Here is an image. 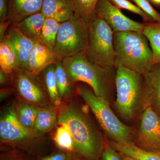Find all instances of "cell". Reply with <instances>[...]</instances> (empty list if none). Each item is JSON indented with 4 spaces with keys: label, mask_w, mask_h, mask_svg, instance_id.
Instances as JSON below:
<instances>
[{
    "label": "cell",
    "mask_w": 160,
    "mask_h": 160,
    "mask_svg": "<svg viewBox=\"0 0 160 160\" xmlns=\"http://www.w3.org/2000/svg\"><path fill=\"white\" fill-rule=\"evenodd\" d=\"M59 107L58 124L66 126L73 140L71 160H101L106 140L89 114V107L74 102Z\"/></svg>",
    "instance_id": "1"
},
{
    "label": "cell",
    "mask_w": 160,
    "mask_h": 160,
    "mask_svg": "<svg viewBox=\"0 0 160 160\" xmlns=\"http://www.w3.org/2000/svg\"><path fill=\"white\" fill-rule=\"evenodd\" d=\"M62 63L69 80L72 84L83 82L91 87L95 94L109 101H114L116 96V69L92 64L86 57V52L66 58Z\"/></svg>",
    "instance_id": "2"
},
{
    "label": "cell",
    "mask_w": 160,
    "mask_h": 160,
    "mask_svg": "<svg viewBox=\"0 0 160 160\" xmlns=\"http://www.w3.org/2000/svg\"><path fill=\"white\" fill-rule=\"evenodd\" d=\"M42 134L23 126L19 122L14 107L6 108L0 119L1 143L25 152L32 156H45L52 152V148Z\"/></svg>",
    "instance_id": "3"
},
{
    "label": "cell",
    "mask_w": 160,
    "mask_h": 160,
    "mask_svg": "<svg viewBox=\"0 0 160 160\" xmlns=\"http://www.w3.org/2000/svg\"><path fill=\"white\" fill-rule=\"evenodd\" d=\"M115 68V107L123 119L131 121L148 107L144 75L122 66Z\"/></svg>",
    "instance_id": "4"
},
{
    "label": "cell",
    "mask_w": 160,
    "mask_h": 160,
    "mask_svg": "<svg viewBox=\"0 0 160 160\" xmlns=\"http://www.w3.org/2000/svg\"><path fill=\"white\" fill-rule=\"evenodd\" d=\"M116 54L115 67L122 66L144 75L153 66L149 41L142 32L127 31L113 33Z\"/></svg>",
    "instance_id": "5"
},
{
    "label": "cell",
    "mask_w": 160,
    "mask_h": 160,
    "mask_svg": "<svg viewBox=\"0 0 160 160\" xmlns=\"http://www.w3.org/2000/svg\"><path fill=\"white\" fill-rule=\"evenodd\" d=\"M78 93L97 120L109 141L119 143H133L137 132L133 127L122 122L112 110L109 101L95 94L92 89L78 86Z\"/></svg>",
    "instance_id": "6"
},
{
    "label": "cell",
    "mask_w": 160,
    "mask_h": 160,
    "mask_svg": "<svg viewBox=\"0 0 160 160\" xmlns=\"http://www.w3.org/2000/svg\"><path fill=\"white\" fill-rule=\"evenodd\" d=\"M90 22L76 15L61 23L52 53L62 60L86 52L89 41Z\"/></svg>",
    "instance_id": "7"
},
{
    "label": "cell",
    "mask_w": 160,
    "mask_h": 160,
    "mask_svg": "<svg viewBox=\"0 0 160 160\" xmlns=\"http://www.w3.org/2000/svg\"><path fill=\"white\" fill-rule=\"evenodd\" d=\"M113 32L104 20L96 17L91 21L89 41L86 52L89 62L104 67L114 68L116 54Z\"/></svg>",
    "instance_id": "8"
},
{
    "label": "cell",
    "mask_w": 160,
    "mask_h": 160,
    "mask_svg": "<svg viewBox=\"0 0 160 160\" xmlns=\"http://www.w3.org/2000/svg\"><path fill=\"white\" fill-rule=\"evenodd\" d=\"M10 79L12 89L20 101L39 108L50 106L49 98L38 76L17 67L10 74Z\"/></svg>",
    "instance_id": "9"
},
{
    "label": "cell",
    "mask_w": 160,
    "mask_h": 160,
    "mask_svg": "<svg viewBox=\"0 0 160 160\" xmlns=\"http://www.w3.org/2000/svg\"><path fill=\"white\" fill-rule=\"evenodd\" d=\"M141 116L133 144L145 151L160 152V116L148 107Z\"/></svg>",
    "instance_id": "10"
},
{
    "label": "cell",
    "mask_w": 160,
    "mask_h": 160,
    "mask_svg": "<svg viewBox=\"0 0 160 160\" xmlns=\"http://www.w3.org/2000/svg\"><path fill=\"white\" fill-rule=\"evenodd\" d=\"M96 12L97 17L104 20L113 33L127 31L142 32L145 23L136 22L127 17L109 0H98Z\"/></svg>",
    "instance_id": "11"
},
{
    "label": "cell",
    "mask_w": 160,
    "mask_h": 160,
    "mask_svg": "<svg viewBox=\"0 0 160 160\" xmlns=\"http://www.w3.org/2000/svg\"><path fill=\"white\" fill-rule=\"evenodd\" d=\"M4 39L13 47L18 58V68L29 70V53L35 44L11 24Z\"/></svg>",
    "instance_id": "12"
},
{
    "label": "cell",
    "mask_w": 160,
    "mask_h": 160,
    "mask_svg": "<svg viewBox=\"0 0 160 160\" xmlns=\"http://www.w3.org/2000/svg\"><path fill=\"white\" fill-rule=\"evenodd\" d=\"M145 91L148 107L160 116V63L144 75Z\"/></svg>",
    "instance_id": "13"
},
{
    "label": "cell",
    "mask_w": 160,
    "mask_h": 160,
    "mask_svg": "<svg viewBox=\"0 0 160 160\" xmlns=\"http://www.w3.org/2000/svg\"><path fill=\"white\" fill-rule=\"evenodd\" d=\"M44 0H7L8 19L15 24L23 19L40 12Z\"/></svg>",
    "instance_id": "14"
},
{
    "label": "cell",
    "mask_w": 160,
    "mask_h": 160,
    "mask_svg": "<svg viewBox=\"0 0 160 160\" xmlns=\"http://www.w3.org/2000/svg\"><path fill=\"white\" fill-rule=\"evenodd\" d=\"M41 12L46 18L60 23L71 19L74 15L69 0H44Z\"/></svg>",
    "instance_id": "15"
},
{
    "label": "cell",
    "mask_w": 160,
    "mask_h": 160,
    "mask_svg": "<svg viewBox=\"0 0 160 160\" xmlns=\"http://www.w3.org/2000/svg\"><path fill=\"white\" fill-rule=\"evenodd\" d=\"M52 52L41 42L35 43L29 53V70L38 75L47 66L56 61Z\"/></svg>",
    "instance_id": "16"
},
{
    "label": "cell",
    "mask_w": 160,
    "mask_h": 160,
    "mask_svg": "<svg viewBox=\"0 0 160 160\" xmlns=\"http://www.w3.org/2000/svg\"><path fill=\"white\" fill-rule=\"evenodd\" d=\"M45 19L44 15L40 12L27 17L12 25L25 36L35 43L41 42V33Z\"/></svg>",
    "instance_id": "17"
},
{
    "label": "cell",
    "mask_w": 160,
    "mask_h": 160,
    "mask_svg": "<svg viewBox=\"0 0 160 160\" xmlns=\"http://www.w3.org/2000/svg\"><path fill=\"white\" fill-rule=\"evenodd\" d=\"M109 146L118 152L129 156L138 160H160V152L145 151L137 147L133 143H119L108 140Z\"/></svg>",
    "instance_id": "18"
},
{
    "label": "cell",
    "mask_w": 160,
    "mask_h": 160,
    "mask_svg": "<svg viewBox=\"0 0 160 160\" xmlns=\"http://www.w3.org/2000/svg\"><path fill=\"white\" fill-rule=\"evenodd\" d=\"M54 64L47 66L38 76L42 83L52 102L55 106H59L61 105L62 99L59 94L55 76Z\"/></svg>",
    "instance_id": "19"
},
{
    "label": "cell",
    "mask_w": 160,
    "mask_h": 160,
    "mask_svg": "<svg viewBox=\"0 0 160 160\" xmlns=\"http://www.w3.org/2000/svg\"><path fill=\"white\" fill-rule=\"evenodd\" d=\"M142 33L149 41L153 65L160 63V22L145 23Z\"/></svg>",
    "instance_id": "20"
},
{
    "label": "cell",
    "mask_w": 160,
    "mask_h": 160,
    "mask_svg": "<svg viewBox=\"0 0 160 160\" xmlns=\"http://www.w3.org/2000/svg\"><path fill=\"white\" fill-rule=\"evenodd\" d=\"M18 58L13 47L6 40L0 42V66L6 74H10L18 66Z\"/></svg>",
    "instance_id": "21"
},
{
    "label": "cell",
    "mask_w": 160,
    "mask_h": 160,
    "mask_svg": "<svg viewBox=\"0 0 160 160\" xmlns=\"http://www.w3.org/2000/svg\"><path fill=\"white\" fill-rule=\"evenodd\" d=\"M39 108L21 101L14 106L16 115L19 122L25 127L33 129Z\"/></svg>",
    "instance_id": "22"
},
{
    "label": "cell",
    "mask_w": 160,
    "mask_h": 160,
    "mask_svg": "<svg viewBox=\"0 0 160 160\" xmlns=\"http://www.w3.org/2000/svg\"><path fill=\"white\" fill-rule=\"evenodd\" d=\"M58 122V117L50 106L39 108L34 129L39 133H44L51 130Z\"/></svg>",
    "instance_id": "23"
},
{
    "label": "cell",
    "mask_w": 160,
    "mask_h": 160,
    "mask_svg": "<svg viewBox=\"0 0 160 160\" xmlns=\"http://www.w3.org/2000/svg\"><path fill=\"white\" fill-rule=\"evenodd\" d=\"M53 141L58 149L71 160L74 151V142L71 133L66 126L60 125L56 131Z\"/></svg>",
    "instance_id": "24"
},
{
    "label": "cell",
    "mask_w": 160,
    "mask_h": 160,
    "mask_svg": "<svg viewBox=\"0 0 160 160\" xmlns=\"http://www.w3.org/2000/svg\"><path fill=\"white\" fill-rule=\"evenodd\" d=\"M54 64L55 76L60 98L62 99L69 98L73 91V84L68 78L62 60L57 59Z\"/></svg>",
    "instance_id": "25"
},
{
    "label": "cell",
    "mask_w": 160,
    "mask_h": 160,
    "mask_svg": "<svg viewBox=\"0 0 160 160\" xmlns=\"http://www.w3.org/2000/svg\"><path fill=\"white\" fill-rule=\"evenodd\" d=\"M61 23L49 18L45 19L41 33V42L51 52L53 51Z\"/></svg>",
    "instance_id": "26"
},
{
    "label": "cell",
    "mask_w": 160,
    "mask_h": 160,
    "mask_svg": "<svg viewBox=\"0 0 160 160\" xmlns=\"http://www.w3.org/2000/svg\"><path fill=\"white\" fill-rule=\"evenodd\" d=\"M98 0H69L74 14L90 22L97 17L96 6Z\"/></svg>",
    "instance_id": "27"
},
{
    "label": "cell",
    "mask_w": 160,
    "mask_h": 160,
    "mask_svg": "<svg viewBox=\"0 0 160 160\" xmlns=\"http://www.w3.org/2000/svg\"><path fill=\"white\" fill-rule=\"evenodd\" d=\"M109 2L119 9H126L140 16L146 23L155 22L150 16L143 11L137 5L132 3L129 0H109Z\"/></svg>",
    "instance_id": "28"
},
{
    "label": "cell",
    "mask_w": 160,
    "mask_h": 160,
    "mask_svg": "<svg viewBox=\"0 0 160 160\" xmlns=\"http://www.w3.org/2000/svg\"><path fill=\"white\" fill-rule=\"evenodd\" d=\"M143 11L150 16L155 22H160V13L157 11L149 0H131Z\"/></svg>",
    "instance_id": "29"
},
{
    "label": "cell",
    "mask_w": 160,
    "mask_h": 160,
    "mask_svg": "<svg viewBox=\"0 0 160 160\" xmlns=\"http://www.w3.org/2000/svg\"><path fill=\"white\" fill-rule=\"evenodd\" d=\"M36 158L20 149H14L1 155L0 160H35Z\"/></svg>",
    "instance_id": "30"
},
{
    "label": "cell",
    "mask_w": 160,
    "mask_h": 160,
    "mask_svg": "<svg viewBox=\"0 0 160 160\" xmlns=\"http://www.w3.org/2000/svg\"><path fill=\"white\" fill-rule=\"evenodd\" d=\"M101 160H122L119 152L113 149L107 143V141L105 148L101 157Z\"/></svg>",
    "instance_id": "31"
},
{
    "label": "cell",
    "mask_w": 160,
    "mask_h": 160,
    "mask_svg": "<svg viewBox=\"0 0 160 160\" xmlns=\"http://www.w3.org/2000/svg\"><path fill=\"white\" fill-rule=\"evenodd\" d=\"M67 157L62 152L60 151L59 149L55 150L51 153L42 157L36 158L35 160H69Z\"/></svg>",
    "instance_id": "32"
},
{
    "label": "cell",
    "mask_w": 160,
    "mask_h": 160,
    "mask_svg": "<svg viewBox=\"0 0 160 160\" xmlns=\"http://www.w3.org/2000/svg\"><path fill=\"white\" fill-rule=\"evenodd\" d=\"M8 1L7 0H0V22L8 20Z\"/></svg>",
    "instance_id": "33"
},
{
    "label": "cell",
    "mask_w": 160,
    "mask_h": 160,
    "mask_svg": "<svg viewBox=\"0 0 160 160\" xmlns=\"http://www.w3.org/2000/svg\"><path fill=\"white\" fill-rule=\"evenodd\" d=\"M12 24L9 20L0 22V42H2L6 37V32L8 26Z\"/></svg>",
    "instance_id": "34"
},
{
    "label": "cell",
    "mask_w": 160,
    "mask_h": 160,
    "mask_svg": "<svg viewBox=\"0 0 160 160\" xmlns=\"http://www.w3.org/2000/svg\"><path fill=\"white\" fill-rule=\"evenodd\" d=\"M9 75V74H6L2 69H0V83L1 86L8 82V76Z\"/></svg>",
    "instance_id": "35"
},
{
    "label": "cell",
    "mask_w": 160,
    "mask_h": 160,
    "mask_svg": "<svg viewBox=\"0 0 160 160\" xmlns=\"http://www.w3.org/2000/svg\"><path fill=\"white\" fill-rule=\"evenodd\" d=\"M120 154L122 160H138L135 158H134L129 156L126 155L122 154V153H120Z\"/></svg>",
    "instance_id": "36"
},
{
    "label": "cell",
    "mask_w": 160,
    "mask_h": 160,
    "mask_svg": "<svg viewBox=\"0 0 160 160\" xmlns=\"http://www.w3.org/2000/svg\"><path fill=\"white\" fill-rule=\"evenodd\" d=\"M152 5H154L155 6L160 9V0H149Z\"/></svg>",
    "instance_id": "37"
},
{
    "label": "cell",
    "mask_w": 160,
    "mask_h": 160,
    "mask_svg": "<svg viewBox=\"0 0 160 160\" xmlns=\"http://www.w3.org/2000/svg\"></svg>",
    "instance_id": "38"
}]
</instances>
